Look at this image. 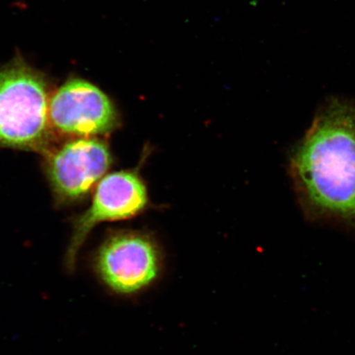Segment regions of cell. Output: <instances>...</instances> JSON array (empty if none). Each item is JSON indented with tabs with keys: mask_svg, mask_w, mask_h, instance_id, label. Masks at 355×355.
Masks as SVG:
<instances>
[{
	"mask_svg": "<svg viewBox=\"0 0 355 355\" xmlns=\"http://www.w3.org/2000/svg\"><path fill=\"white\" fill-rule=\"evenodd\" d=\"M146 203L144 185L132 173H113L102 179L91 207L75 222L72 241L66 255L68 269H74L78 252L96 225L102 221L130 218L143 210Z\"/></svg>",
	"mask_w": 355,
	"mask_h": 355,
	"instance_id": "obj_5",
	"label": "cell"
},
{
	"mask_svg": "<svg viewBox=\"0 0 355 355\" xmlns=\"http://www.w3.org/2000/svg\"><path fill=\"white\" fill-rule=\"evenodd\" d=\"M95 268L101 281L114 294L131 297L152 287L161 272L157 248L135 234L117 235L100 248Z\"/></svg>",
	"mask_w": 355,
	"mask_h": 355,
	"instance_id": "obj_3",
	"label": "cell"
},
{
	"mask_svg": "<svg viewBox=\"0 0 355 355\" xmlns=\"http://www.w3.org/2000/svg\"><path fill=\"white\" fill-rule=\"evenodd\" d=\"M291 171L304 202L318 214L355 227V105L333 98L297 146Z\"/></svg>",
	"mask_w": 355,
	"mask_h": 355,
	"instance_id": "obj_1",
	"label": "cell"
},
{
	"mask_svg": "<svg viewBox=\"0 0 355 355\" xmlns=\"http://www.w3.org/2000/svg\"><path fill=\"white\" fill-rule=\"evenodd\" d=\"M111 157L107 146L96 139H77L58 150L48 163V175L60 198L85 196L108 171Z\"/></svg>",
	"mask_w": 355,
	"mask_h": 355,
	"instance_id": "obj_6",
	"label": "cell"
},
{
	"mask_svg": "<svg viewBox=\"0 0 355 355\" xmlns=\"http://www.w3.org/2000/svg\"><path fill=\"white\" fill-rule=\"evenodd\" d=\"M48 84L24 60L0 69V146L40 150L51 135Z\"/></svg>",
	"mask_w": 355,
	"mask_h": 355,
	"instance_id": "obj_2",
	"label": "cell"
},
{
	"mask_svg": "<svg viewBox=\"0 0 355 355\" xmlns=\"http://www.w3.org/2000/svg\"><path fill=\"white\" fill-rule=\"evenodd\" d=\"M51 125L65 135H105L117 125V114L108 96L85 80L67 81L49 103Z\"/></svg>",
	"mask_w": 355,
	"mask_h": 355,
	"instance_id": "obj_4",
	"label": "cell"
}]
</instances>
